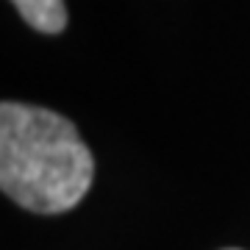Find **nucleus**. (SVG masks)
<instances>
[{
  "label": "nucleus",
  "instance_id": "nucleus-1",
  "mask_svg": "<svg viewBox=\"0 0 250 250\" xmlns=\"http://www.w3.org/2000/svg\"><path fill=\"white\" fill-rule=\"evenodd\" d=\"M95 159L67 117L25 103L0 106V187L36 214H62L92 187Z\"/></svg>",
  "mask_w": 250,
  "mask_h": 250
},
{
  "label": "nucleus",
  "instance_id": "nucleus-2",
  "mask_svg": "<svg viewBox=\"0 0 250 250\" xmlns=\"http://www.w3.org/2000/svg\"><path fill=\"white\" fill-rule=\"evenodd\" d=\"M31 28L42 34H59L67 25V6L64 0H11Z\"/></svg>",
  "mask_w": 250,
  "mask_h": 250
}]
</instances>
